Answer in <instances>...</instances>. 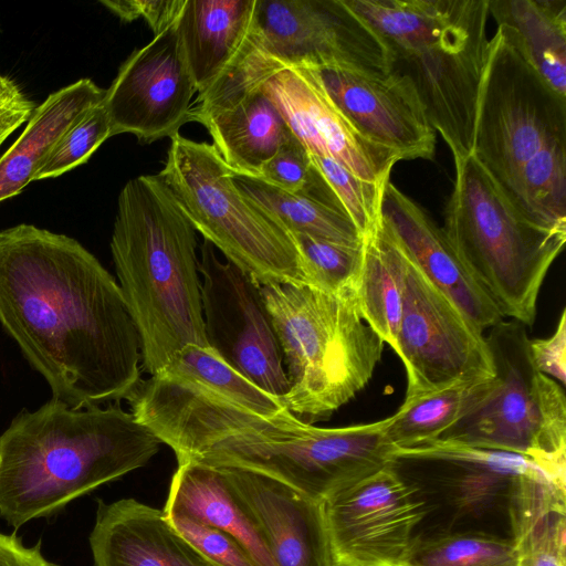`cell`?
<instances>
[{
  "mask_svg": "<svg viewBox=\"0 0 566 566\" xmlns=\"http://www.w3.org/2000/svg\"><path fill=\"white\" fill-rule=\"evenodd\" d=\"M195 93L177 20L136 49L105 90L111 135L127 133L146 144L171 138L189 122Z\"/></svg>",
  "mask_w": 566,
  "mask_h": 566,
  "instance_id": "cell-16",
  "label": "cell"
},
{
  "mask_svg": "<svg viewBox=\"0 0 566 566\" xmlns=\"http://www.w3.org/2000/svg\"><path fill=\"white\" fill-rule=\"evenodd\" d=\"M388 467L419 503L412 541L475 533L514 542L524 488L543 471L518 454L444 441L396 449Z\"/></svg>",
  "mask_w": 566,
  "mask_h": 566,
  "instance_id": "cell-7",
  "label": "cell"
},
{
  "mask_svg": "<svg viewBox=\"0 0 566 566\" xmlns=\"http://www.w3.org/2000/svg\"><path fill=\"white\" fill-rule=\"evenodd\" d=\"M160 440L118 402L72 408L52 398L0 434V516L14 530L139 469Z\"/></svg>",
  "mask_w": 566,
  "mask_h": 566,
  "instance_id": "cell-2",
  "label": "cell"
},
{
  "mask_svg": "<svg viewBox=\"0 0 566 566\" xmlns=\"http://www.w3.org/2000/svg\"><path fill=\"white\" fill-rule=\"evenodd\" d=\"M311 160L321 172L342 209L348 214L361 239L381 221L384 189L378 185L360 179L343 165L328 157L310 154Z\"/></svg>",
  "mask_w": 566,
  "mask_h": 566,
  "instance_id": "cell-34",
  "label": "cell"
},
{
  "mask_svg": "<svg viewBox=\"0 0 566 566\" xmlns=\"http://www.w3.org/2000/svg\"><path fill=\"white\" fill-rule=\"evenodd\" d=\"M35 104L19 85L0 74V146L22 124L28 122Z\"/></svg>",
  "mask_w": 566,
  "mask_h": 566,
  "instance_id": "cell-40",
  "label": "cell"
},
{
  "mask_svg": "<svg viewBox=\"0 0 566 566\" xmlns=\"http://www.w3.org/2000/svg\"><path fill=\"white\" fill-rule=\"evenodd\" d=\"M317 70L332 99L365 137L401 160L432 159L436 132L406 76L340 66Z\"/></svg>",
  "mask_w": 566,
  "mask_h": 566,
  "instance_id": "cell-19",
  "label": "cell"
},
{
  "mask_svg": "<svg viewBox=\"0 0 566 566\" xmlns=\"http://www.w3.org/2000/svg\"><path fill=\"white\" fill-rule=\"evenodd\" d=\"M189 122L202 124L212 146L237 175L259 177L293 133L261 91L250 53H245L192 101Z\"/></svg>",
  "mask_w": 566,
  "mask_h": 566,
  "instance_id": "cell-18",
  "label": "cell"
},
{
  "mask_svg": "<svg viewBox=\"0 0 566 566\" xmlns=\"http://www.w3.org/2000/svg\"><path fill=\"white\" fill-rule=\"evenodd\" d=\"M256 3L258 0H186L178 31L198 94L235 64L255 40Z\"/></svg>",
  "mask_w": 566,
  "mask_h": 566,
  "instance_id": "cell-23",
  "label": "cell"
},
{
  "mask_svg": "<svg viewBox=\"0 0 566 566\" xmlns=\"http://www.w3.org/2000/svg\"><path fill=\"white\" fill-rule=\"evenodd\" d=\"M485 339L496 387L436 441L518 454L566 485L564 388L534 367L523 324L503 319Z\"/></svg>",
  "mask_w": 566,
  "mask_h": 566,
  "instance_id": "cell-9",
  "label": "cell"
},
{
  "mask_svg": "<svg viewBox=\"0 0 566 566\" xmlns=\"http://www.w3.org/2000/svg\"><path fill=\"white\" fill-rule=\"evenodd\" d=\"M0 566H59L48 560L41 552V542L25 546L15 533L0 532Z\"/></svg>",
  "mask_w": 566,
  "mask_h": 566,
  "instance_id": "cell-41",
  "label": "cell"
},
{
  "mask_svg": "<svg viewBox=\"0 0 566 566\" xmlns=\"http://www.w3.org/2000/svg\"><path fill=\"white\" fill-rule=\"evenodd\" d=\"M530 354L537 371L562 387L566 382V311L563 310L555 332L546 338L530 339Z\"/></svg>",
  "mask_w": 566,
  "mask_h": 566,
  "instance_id": "cell-39",
  "label": "cell"
},
{
  "mask_svg": "<svg viewBox=\"0 0 566 566\" xmlns=\"http://www.w3.org/2000/svg\"><path fill=\"white\" fill-rule=\"evenodd\" d=\"M160 371L201 384L268 418L292 413L282 398L259 388L230 367L210 347L188 345L177 352Z\"/></svg>",
  "mask_w": 566,
  "mask_h": 566,
  "instance_id": "cell-31",
  "label": "cell"
},
{
  "mask_svg": "<svg viewBox=\"0 0 566 566\" xmlns=\"http://www.w3.org/2000/svg\"><path fill=\"white\" fill-rule=\"evenodd\" d=\"M0 324L72 408L127 399L142 381L119 284L71 237L27 223L0 231Z\"/></svg>",
  "mask_w": 566,
  "mask_h": 566,
  "instance_id": "cell-1",
  "label": "cell"
},
{
  "mask_svg": "<svg viewBox=\"0 0 566 566\" xmlns=\"http://www.w3.org/2000/svg\"><path fill=\"white\" fill-rule=\"evenodd\" d=\"M387 423L322 428L291 413L222 438L192 460L262 473L324 502L388 465Z\"/></svg>",
  "mask_w": 566,
  "mask_h": 566,
  "instance_id": "cell-10",
  "label": "cell"
},
{
  "mask_svg": "<svg viewBox=\"0 0 566 566\" xmlns=\"http://www.w3.org/2000/svg\"><path fill=\"white\" fill-rule=\"evenodd\" d=\"M218 468L258 526L275 566H333L324 502L262 473Z\"/></svg>",
  "mask_w": 566,
  "mask_h": 566,
  "instance_id": "cell-20",
  "label": "cell"
},
{
  "mask_svg": "<svg viewBox=\"0 0 566 566\" xmlns=\"http://www.w3.org/2000/svg\"><path fill=\"white\" fill-rule=\"evenodd\" d=\"M186 0H102L101 3L120 20L132 22L143 18L154 35L174 24Z\"/></svg>",
  "mask_w": 566,
  "mask_h": 566,
  "instance_id": "cell-38",
  "label": "cell"
},
{
  "mask_svg": "<svg viewBox=\"0 0 566 566\" xmlns=\"http://www.w3.org/2000/svg\"><path fill=\"white\" fill-rule=\"evenodd\" d=\"M400 566H522L513 541L475 533L413 539Z\"/></svg>",
  "mask_w": 566,
  "mask_h": 566,
  "instance_id": "cell-32",
  "label": "cell"
},
{
  "mask_svg": "<svg viewBox=\"0 0 566 566\" xmlns=\"http://www.w3.org/2000/svg\"><path fill=\"white\" fill-rule=\"evenodd\" d=\"M94 566H216L170 523L135 499L98 500L88 537Z\"/></svg>",
  "mask_w": 566,
  "mask_h": 566,
  "instance_id": "cell-22",
  "label": "cell"
},
{
  "mask_svg": "<svg viewBox=\"0 0 566 566\" xmlns=\"http://www.w3.org/2000/svg\"><path fill=\"white\" fill-rule=\"evenodd\" d=\"M405 255L402 311L394 349L406 369L405 399L495 377L483 333L426 276L406 250Z\"/></svg>",
  "mask_w": 566,
  "mask_h": 566,
  "instance_id": "cell-12",
  "label": "cell"
},
{
  "mask_svg": "<svg viewBox=\"0 0 566 566\" xmlns=\"http://www.w3.org/2000/svg\"><path fill=\"white\" fill-rule=\"evenodd\" d=\"M381 214L417 266L480 332L504 319L460 262L442 229L390 180L384 189Z\"/></svg>",
  "mask_w": 566,
  "mask_h": 566,
  "instance_id": "cell-21",
  "label": "cell"
},
{
  "mask_svg": "<svg viewBox=\"0 0 566 566\" xmlns=\"http://www.w3.org/2000/svg\"><path fill=\"white\" fill-rule=\"evenodd\" d=\"M306 147L294 136L260 169L259 179L291 193L303 192L315 175Z\"/></svg>",
  "mask_w": 566,
  "mask_h": 566,
  "instance_id": "cell-37",
  "label": "cell"
},
{
  "mask_svg": "<svg viewBox=\"0 0 566 566\" xmlns=\"http://www.w3.org/2000/svg\"><path fill=\"white\" fill-rule=\"evenodd\" d=\"M488 6L528 64L566 97V0H488Z\"/></svg>",
  "mask_w": 566,
  "mask_h": 566,
  "instance_id": "cell-26",
  "label": "cell"
},
{
  "mask_svg": "<svg viewBox=\"0 0 566 566\" xmlns=\"http://www.w3.org/2000/svg\"><path fill=\"white\" fill-rule=\"evenodd\" d=\"M261 291L286 367L285 406L310 424L328 418L369 382L385 343L363 319L355 291L333 294L304 283Z\"/></svg>",
  "mask_w": 566,
  "mask_h": 566,
  "instance_id": "cell-5",
  "label": "cell"
},
{
  "mask_svg": "<svg viewBox=\"0 0 566 566\" xmlns=\"http://www.w3.org/2000/svg\"><path fill=\"white\" fill-rule=\"evenodd\" d=\"M166 514H181L234 538L258 566H275L262 534L218 467L189 460L172 475Z\"/></svg>",
  "mask_w": 566,
  "mask_h": 566,
  "instance_id": "cell-25",
  "label": "cell"
},
{
  "mask_svg": "<svg viewBox=\"0 0 566 566\" xmlns=\"http://www.w3.org/2000/svg\"><path fill=\"white\" fill-rule=\"evenodd\" d=\"M291 233L301 258L305 284L333 294L355 291L363 261L361 244Z\"/></svg>",
  "mask_w": 566,
  "mask_h": 566,
  "instance_id": "cell-33",
  "label": "cell"
},
{
  "mask_svg": "<svg viewBox=\"0 0 566 566\" xmlns=\"http://www.w3.org/2000/svg\"><path fill=\"white\" fill-rule=\"evenodd\" d=\"M454 167L442 231L501 316L532 327L541 287L566 232L524 218L472 154Z\"/></svg>",
  "mask_w": 566,
  "mask_h": 566,
  "instance_id": "cell-6",
  "label": "cell"
},
{
  "mask_svg": "<svg viewBox=\"0 0 566 566\" xmlns=\"http://www.w3.org/2000/svg\"><path fill=\"white\" fill-rule=\"evenodd\" d=\"M493 378L464 381L405 399L390 417L386 437L394 449H409L436 441L458 420L479 407L494 391Z\"/></svg>",
  "mask_w": 566,
  "mask_h": 566,
  "instance_id": "cell-28",
  "label": "cell"
},
{
  "mask_svg": "<svg viewBox=\"0 0 566 566\" xmlns=\"http://www.w3.org/2000/svg\"><path fill=\"white\" fill-rule=\"evenodd\" d=\"M111 135V123L103 102L88 109L54 146L34 180L55 178L86 163Z\"/></svg>",
  "mask_w": 566,
  "mask_h": 566,
  "instance_id": "cell-35",
  "label": "cell"
},
{
  "mask_svg": "<svg viewBox=\"0 0 566 566\" xmlns=\"http://www.w3.org/2000/svg\"><path fill=\"white\" fill-rule=\"evenodd\" d=\"M472 155L524 218L566 232V97L499 27L489 40Z\"/></svg>",
  "mask_w": 566,
  "mask_h": 566,
  "instance_id": "cell-4",
  "label": "cell"
},
{
  "mask_svg": "<svg viewBox=\"0 0 566 566\" xmlns=\"http://www.w3.org/2000/svg\"><path fill=\"white\" fill-rule=\"evenodd\" d=\"M261 49L252 66L261 91L310 154L328 157L363 180L384 185L401 157L365 137L327 93L318 70L286 64Z\"/></svg>",
  "mask_w": 566,
  "mask_h": 566,
  "instance_id": "cell-14",
  "label": "cell"
},
{
  "mask_svg": "<svg viewBox=\"0 0 566 566\" xmlns=\"http://www.w3.org/2000/svg\"><path fill=\"white\" fill-rule=\"evenodd\" d=\"M166 516L174 527L216 566H258L244 548L227 533L181 514Z\"/></svg>",
  "mask_w": 566,
  "mask_h": 566,
  "instance_id": "cell-36",
  "label": "cell"
},
{
  "mask_svg": "<svg viewBox=\"0 0 566 566\" xmlns=\"http://www.w3.org/2000/svg\"><path fill=\"white\" fill-rule=\"evenodd\" d=\"M239 188L274 214L290 232L359 245L361 235L345 211L314 197L291 193L259 178L234 174Z\"/></svg>",
  "mask_w": 566,
  "mask_h": 566,
  "instance_id": "cell-30",
  "label": "cell"
},
{
  "mask_svg": "<svg viewBox=\"0 0 566 566\" xmlns=\"http://www.w3.org/2000/svg\"><path fill=\"white\" fill-rule=\"evenodd\" d=\"M333 566H400L419 503L387 465L324 501Z\"/></svg>",
  "mask_w": 566,
  "mask_h": 566,
  "instance_id": "cell-17",
  "label": "cell"
},
{
  "mask_svg": "<svg viewBox=\"0 0 566 566\" xmlns=\"http://www.w3.org/2000/svg\"><path fill=\"white\" fill-rule=\"evenodd\" d=\"M264 49L286 64L390 72L377 34L343 0H258Z\"/></svg>",
  "mask_w": 566,
  "mask_h": 566,
  "instance_id": "cell-15",
  "label": "cell"
},
{
  "mask_svg": "<svg viewBox=\"0 0 566 566\" xmlns=\"http://www.w3.org/2000/svg\"><path fill=\"white\" fill-rule=\"evenodd\" d=\"M196 250V230L159 175L129 179L118 195L111 251L150 376L188 345L209 347Z\"/></svg>",
  "mask_w": 566,
  "mask_h": 566,
  "instance_id": "cell-3",
  "label": "cell"
},
{
  "mask_svg": "<svg viewBox=\"0 0 566 566\" xmlns=\"http://www.w3.org/2000/svg\"><path fill=\"white\" fill-rule=\"evenodd\" d=\"M104 96L105 90L90 78H81L50 94L35 107L24 130L0 157V202L34 181L64 133Z\"/></svg>",
  "mask_w": 566,
  "mask_h": 566,
  "instance_id": "cell-24",
  "label": "cell"
},
{
  "mask_svg": "<svg viewBox=\"0 0 566 566\" xmlns=\"http://www.w3.org/2000/svg\"><path fill=\"white\" fill-rule=\"evenodd\" d=\"M198 270L207 343L230 367L264 391L289 390L283 355L261 284L230 261H221L207 240Z\"/></svg>",
  "mask_w": 566,
  "mask_h": 566,
  "instance_id": "cell-13",
  "label": "cell"
},
{
  "mask_svg": "<svg viewBox=\"0 0 566 566\" xmlns=\"http://www.w3.org/2000/svg\"><path fill=\"white\" fill-rule=\"evenodd\" d=\"M159 177L203 240L261 285L304 283L292 233L235 184L216 148L177 134Z\"/></svg>",
  "mask_w": 566,
  "mask_h": 566,
  "instance_id": "cell-8",
  "label": "cell"
},
{
  "mask_svg": "<svg viewBox=\"0 0 566 566\" xmlns=\"http://www.w3.org/2000/svg\"><path fill=\"white\" fill-rule=\"evenodd\" d=\"M361 249L363 261L355 289L358 310L382 342L395 349L402 311L405 250L384 218L363 238Z\"/></svg>",
  "mask_w": 566,
  "mask_h": 566,
  "instance_id": "cell-27",
  "label": "cell"
},
{
  "mask_svg": "<svg viewBox=\"0 0 566 566\" xmlns=\"http://www.w3.org/2000/svg\"><path fill=\"white\" fill-rule=\"evenodd\" d=\"M514 543L522 566H566V485L543 471L527 481Z\"/></svg>",
  "mask_w": 566,
  "mask_h": 566,
  "instance_id": "cell-29",
  "label": "cell"
},
{
  "mask_svg": "<svg viewBox=\"0 0 566 566\" xmlns=\"http://www.w3.org/2000/svg\"><path fill=\"white\" fill-rule=\"evenodd\" d=\"M488 0H473L443 36L390 52V71L412 84L426 116L453 155L472 154L480 87L489 40Z\"/></svg>",
  "mask_w": 566,
  "mask_h": 566,
  "instance_id": "cell-11",
  "label": "cell"
}]
</instances>
